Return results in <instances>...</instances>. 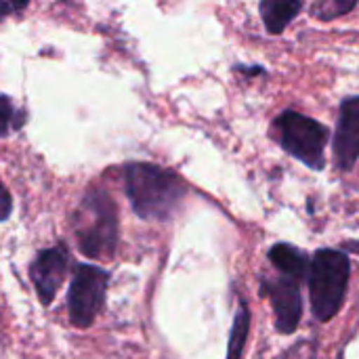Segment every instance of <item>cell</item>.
I'll use <instances>...</instances> for the list:
<instances>
[{
	"label": "cell",
	"instance_id": "15",
	"mask_svg": "<svg viewBox=\"0 0 359 359\" xmlns=\"http://www.w3.org/2000/svg\"><path fill=\"white\" fill-rule=\"evenodd\" d=\"M8 215H11V194H8V189H4V208H2V219L6 221V219H8Z\"/></svg>",
	"mask_w": 359,
	"mask_h": 359
},
{
	"label": "cell",
	"instance_id": "1",
	"mask_svg": "<svg viewBox=\"0 0 359 359\" xmlns=\"http://www.w3.org/2000/svg\"><path fill=\"white\" fill-rule=\"evenodd\" d=\"M126 198L143 221H170L179 210L187 185L170 168L151 162H130L124 166Z\"/></svg>",
	"mask_w": 359,
	"mask_h": 359
},
{
	"label": "cell",
	"instance_id": "2",
	"mask_svg": "<svg viewBox=\"0 0 359 359\" xmlns=\"http://www.w3.org/2000/svg\"><path fill=\"white\" fill-rule=\"evenodd\" d=\"M78 248L88 259H111L118 244V210L109 194L90 187L72 217Z\"/></svg>",
	"mask_w": 359,
	"mask_h": 359
},
{
	"label": "cell",
	"instance_id": "6",
	"mask_svg": "<svg viewBox=\"0 0 359 359\" xmlns=\"http://www.w3.org/2000/svg\"><path fill=\"white\" fill-rule=\"evenodd\" d=\"M69 252L63 244L55 246V248H46L42 252H38V257L32 263L29 276L34 282V288L38 292V299L42 305H50L57 290L61 288L67 269H69Z\"/></svg>",
	"mask_w": 359,
	"mask_h": 359
},
{
	"label": "cell",
	"instance_id": "9",
	"mask_svg": "<svg viewBox=\"0 0 359 359\" xmlns=\"http://www.w3.org/2000/svg\"><path fill=\"white\" fill-rule=\"evenodd\" d=\"M301 8H303V0H261L259 4L263 25L273 36L282 34L294 21Z\"/></svg>",
	"mask_w": 359,
	"mask_h": 359
},
{
	"label": "cell",
	"instance_id": "11",
	"mask_svg": "<svg viewBox=\"0 0 359 359\" xmlns=\"http://www.w3.org/2000/svg\"><path fill=\"white\" fill-rule=\"evenodd\" d=\"M250 332V311L244 301H240V307L233 318L231 334H229V347H227V359H242L246 341Z\"/></svg>",
	"mask_w": 359,
	"mask_h": 359
},
{
	"label": "cell",
	"instance_id": "14",
	"mask_svg": "<svg viewBox=\"0 0 359 359\" xmlns=\"http://www.w3.org/2000/svg\"><path fill=\"white\" fill-rule=\"evenodd\" d=\"M29 4V0H2V15H11V13H21L25 6Z\"/></svg>",
	"mask_w": 359,
	"mask_h": 359
},
{
	"label": "cell",
	"instance_id": "13",
	"mask_svg": "<svg viewBox=\"0 0 359 359\" xmlns=\"http://www.w3.org/2000/svg\"><path fill=\"white\" fill-rule=\"evenodd\" d=\"M15 118H17V109L13 107L11 99L4 95L2 97V137H8L11 128H21V124Z\"/></svg>",
	"mask_w": 359,
	"mask_h": 359
},
{
	"label": "cell",
	"instance_id": "12",
	"mask_svg": "<svg viewBox=\"0 0 359 359\" xmlns=\"http://www.w3.org/2000/svg\"><path fill=\"white\" fill-rule=\"evenodd\" d=\"M358 6V0H313L309 13L316 19L322 21H332L337 17H343L351 13Z\"/></svg>",
	"mask_w": 359,
	"mask_h": 359
},
{
	"label": "cell",
	"instance_id": "3",
	"mask_svg": "<svg viewBox=\"0 0 359 359\" xmlns=\"http://www.w3.org/2000/svg\"><path fill=\"white\" fill-rule=\"evenodd\" d=\"M351 276L349 257L339 250H318L309 269L311 309L320 322H330L343 307Z\"/></svg>",
	"mask_w": 359,
	"mask_h": 359
},
{
	"label": "cell",
	"instance_id": "8",
	"mask_svg": "<svg viewBox=\"0 0 359 359\" xmlns=\"http://www.w3.org/2000/svg\"><path fill=\"white\" fill-rule=\"evenodd\" d=\"M334 164L349 172L359 160V97H345L339 107L337 133L332 139Z\"/></svg>",
	"mask_w": 359,
	"mask_h": 359
},
{
	"label": "cell",
	"instance_id": "7",
	"mask_svg": "<svg viewBox=\"0 0 359 359\" xmlns=\"http://www.w3.org/2000/svg\"><path fill=\"white\" fill-rule=\"evenodd\" d=\"M301 284L303 282L282 273L278 280H269L263 284V292L271 301V307L276 311V326L282 334H292L301 322L303 316Z\"/></svg>",
	"mask_w": 359,
	"mask_h": 359
},
{
	"label": "cell",
	"instance_id": "5",
	"mask_svg": "<svg viewBox=\"0 0 359 359\" xmlns=\"http://www.w3.org/2000/svg\"><path fill=\"white\" fill-rule=\"evenodd\" d=\"M109 273L95 265H78L69 284V322L76 328H88L105 305Z\"/></svg>",
	"mask_w": 359,
	"mask_h": 359
},
{
	"label": "cell",
	"instance_id": "10",
	"mask_svg": "<svg viewBox=\"0 0 359 359\" xmlns=\"http://www.w3.org/2000/svg\"><path fill=\"white\" fill-rule=\"evenodd\" d=\"M269 259L273 263V267L282 273V276H288V278H294L299 282L305 280V276L309 273L311 269V261L307 259L305 252H301L299 248L290 246V244H276L271 250H269Z\"/></svg>",
	"mask_w": 359,
	"mask_h": 359
},
{
	"label": "cell",
	"instance_id": "4",
	"mask_svg": "<svg viewBox=\"0 0 359 359\" xmlns=\"http://www.w3.org/2000/svg\"><path fill=\"white\" fill-rule=\"evenodd\" d=\"M273 133L282 149L311 170H322L326 166L324 147L330 130L322 122L294 109H286L273 120Z\"/></svg>",
	"mask_w": 359,
	"mask_h": 359
}]
</instances>
